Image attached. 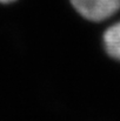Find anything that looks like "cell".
<instances>
[{
	"label": "cell",
	"mask_w": 120,
	"mask_h": 121,
	"mask_svg": "<svg viewBox=\"0 0 120 121\" xmlns=\"http://www.w3.org/2000/svg\"><path fill=\"white\" fill-rule=\"evenodd\" d=\"M73 8L88 21L100 22L120 9V0H71Z\"/></svg>",
	"instance_id": "cell-1"
},
{
	"label": "cell",
	"mask_w": 120,
	"mask_h": 121,
	"mask_svg": "<svg viewBox=\"0 0 120 121\" xmlns=\"http://www.w3.org/2000/svg\"><path fill=\"white\" fill-rule=\"evenodd\" d=\"M106 53L120 62V21L106 30L102 37Z\"/></svg>",
	"instance_id": "cell-2"
},
{
	"label": "cell",
	"mask_w": 120,
	"mask_h": 121,
	"mask_svg": "<svg viewBox=\"0 0 120 121\" xmlns=\"http://www.w3.org/2000/svg\"><path fill=\"white\" fill-rule=\"evenodd\" d=\"M13 1H15V0H0L1 4H11V2H13Z\"/></svg>",
	"instance_id": "cell-3"
}]
</instances>
